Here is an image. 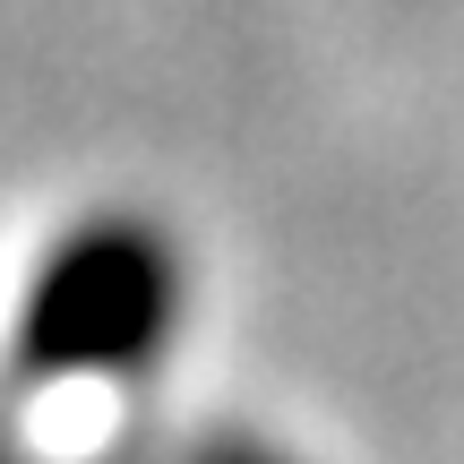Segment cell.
I'll list each match as a JSON object with an SVG mask.
<instances>
[{
  "mask_svg": "<svg viewBox=\"0 0 464 464\" xmlns=\"http://www.w3.org/2000/svg\"><path fill=\"white\" fill-rule=\"evenodd\" d=\"M172 310H181L172 249L138 224H95L26 293V362L34 370H130L164 344Z\"/></svg>",
  "mask_w": 464,
  "mask_h": 464,
  "instance_id": "cell-1",
  "label": "cell"
},
{
  "mask_svg": "<svg viewBox=\"0 0 464 464\" xmlns=\"http://www.w3.org/2000/svg\"><path fill=\"white\" fill-rule=\"evenodd\" d=\"M198 464H284L276 448H249V439H216V448H198Z\"/></svg>",
  "mask_w": 464,
  "mask_h": 464,
  "instance_id": "cell-2",
  "label": "cell"
}]
</instances>
